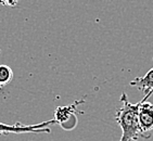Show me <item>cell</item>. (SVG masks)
<instances>
[{
	"label": "cell",
	"mask_w": 153,
	"mask_h": 141,
	"mask_svg": "<svg viewBox=\"0 0 153 141\" xmlns=\"http://www.w3.org/2000/svg\"><path fill=\"white\" fill-rule=\"evenodd\" d=\"M120 102L121 106L115 116L122 129L120 141H137L139 138H143L138 122V103H130L125 92L122 94Z\"/></svg>",
	"instance_id": "1"
},
{
	"label": "cell",
	"mask_w": 153,
	"mask_h": 141,
	"mask_svg": "<svg viewBox=\"0 0 153 141\" xmlns=\"http://www.w3.org/2000/svg\"><path fill=\"white\" fill-rule=\"evenodd\" d=\"M149 96H144L138 102V122L143 138H150L153 130V104L148 101Z\"/></svg>",
	"instance_id": "2"
},
{
	"label": "cell",
	"mask_w": 153,
	"mask_h": 141,
	"mask_svg": "<svg viewBox=\"0 0 153 141\" xmlns=\"http://www.w3.org/2000/svg\"><path fill=\"white\" fill-rule=\"evenodd\" d=\"M84 101H76L75 103L68 106H60L56 110L54 113V119L58 124H60L63 129H73V127L76 126V106L82 104Z\"/></svg>",
	"instance_id": "3"
},
{
	"label": "cell",
	"mask_w": 153,
	"mask_h": 141,
	"mask_svg": "<svg viewBox=\"0 0 153 141\" xmlns=\"http://www.w3.org/2000/svg\"><path fill=\"white\" fill-rule=\"evenodd\" d=\"M131 87H136L139 91H141L143 96H149L153 94V68L148 70L143 76L136 77L129 82Z\"/></svg>",
	"instance_id": "4"
},
{
	"label": "cell",
	"mask_w": 153,
	"mask_h": 141,
	"mask_svg": "<svg viewBox=\"0 0 153 141\" xmlns=\"http://www.w3.org/2000/svg\"><path fill=\"white\" fill-rule=\"evenodd\" d=\"M13 78V72L8 65H0V84L6 85Z\"/></svg>",
	"instance_id": "5"
},
{
	"label": "cell",
	"mask_w": 153,
	"mask_h": 141,
	"mask_svg": "<svg viewBox=\"0 0 153 141\" xmlns=\"http://www.w3.org/2000/svg\"><path fill=\"white\" fill-rule=\"evenodd\" d=\"M1 87H2V85H1V84H0V90H1Z\"/></svg>",
	"instance_id": "6"
}]
</instances>
